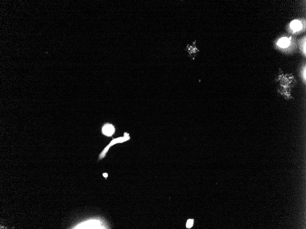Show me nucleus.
<instances>
[{
  "label": "nucleus",
  "instance_id": "2",
  "mask_svg": "<svg viewBox=\"0 0 306 229\" xmlns=\"http://www.w3.org/2000/svg\"><path fill=\"white\" fill-rule=\"evenodd\" d=\"M130 140V136H129V134L127 133V132H125L124 133V135L122 137L113 139L112 140V141L110 143L109 145H107L106 147L104 148V149L102 151V152L100 153L99 157H98V160H102V159L104 158V157H106L108 151L109 150L110 148L113 145H114L115 144L125 142L127 141Z\"/></svg>",
  "mask_w": 306,
  "mask_h": 229
},
{
  "label": "nucleus",
  "instance_id": "9",
  "mask_svg": "<svg viewBox=\"0 0 306 229\" xmlns=\"http://www.w3.org/2000/svg\"><path fill=\"white\" fill-rule=\"evenodd\" d=\"M195 43H196V41H194V42H193V45H195Z\"/></svg>",
  "mask_w": 306,
  "mask_h": 229
},
{
  "label": "nucleus",
  "instance_id": "8",
  "mask_svg": "<svg viewBox=\"0 0 306 229\" xmlns=\"http://www.w3.org/2000/svg\"><path fill=\"white\" fill-rule=\"evenodd\" d=\"M103 176H104V178H106L108 176V174H107V173H103Z\"/></svg>",
  "mask_w": 306,
  "mask_h": 229
},
{
  "label": "nucleus",
  "instance_id": "7",
  "mask_svg": "<svg viewBox=\"0 0 306 229\" xmlns=\"http://www.w3.org/2000/svg\"><path fill=\"white\" fill-rule=\"evenodd\" d=\"M194 220H192V219L188 220L186 224V227L188 228H191L193 226V224H194Z\"/></svg>",
  "mask_w": 306,
  "mask_h": 229
},
{
  "label": "nucleus",
  "instance_id": "5",
  "mask_svg": "<svg viewBox=\"0 0 306 229\" xmlns=\"http://www.w3.org/2000/svg\"><path fill=\"white\" fill-rule=\"evenodd\" d=\"M290 40L287 38H283L280 39L278 42V45L281 48H285L288 47L290 45Z\"/></svg>",
  "mask_w": 306,
  "mask_h": 229
},
{
  "label": "nucleus",
  "instance_id": "1",
  "mask_svg": "<svg viewBox=\"0 0 306 229\" xmlns=\"http://www.w3.org/2000/svg\"><path fill=\"white\" fill-rule=\"evenodd\" d=\"M276 82L279 83V87H278L277 91L280 95L286 100L292 99L293 97L291 95V89L297 83V80L293 74H284L282 70H280Z\"/></svg>",
  "mask_w": 306,
  "mask_h": 229
},
{
  "label": "nucleus",
  "instance_id": "3",
  "mask_svg": "<svg viewBox=\"0 0 306 229\" xmlns=\"http://www.w3.org/2000/svg\"><path fill=\"white\" fill-rule=\"evenodd\" d=\"M100 224L98 220H91L83 223L75 227L74 229H101L103 228L100 226Z\"/></svg>",
  "mask_w": 306,
  "mask_h": 229
},
{
  "label": "nucleus",
  "instance_id": "4",
  "mask_svg": "<svg viewBox=\"0 0 306 229\" xmlns=\"http://www.w3.org/2000/svg\"><path fill=\"white\" fill-rule=\"evenodd\" d=\"M116 132V128L113 124L106 123L104 124L101 128L102 134L107 137H112Z\"/></svg>",
  "mask_w": 306,
  "mask_h": 229
},
{
  "label": "nucleus",
  "instance_id": "6",
  "mask_svg": "<svg viewBox=\"0 0 306 229\" xmlns=\"http://www.w3.org/2000/svg\"><path fill=\"white\" fill-rule=\"evenodd\" d=\"M290 27L294 31H297L301 29L302 24L298 20H294L291 22Z\"/></svg>",
  "mask_w": 306,
  "mask_h": 229
}]
</instances>
